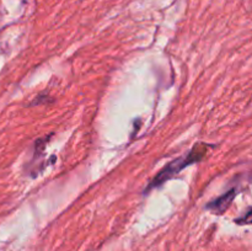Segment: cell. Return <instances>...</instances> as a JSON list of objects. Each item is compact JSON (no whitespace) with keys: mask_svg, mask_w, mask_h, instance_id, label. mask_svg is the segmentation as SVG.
<instances>
[{"mask_svg":"<svg viewBox=\"0 0 252 251\" xmlns=\"http://www.w3.org/2000/svg\"><path fill=\"white\" fill-rule=\"evenodd\" d=\"M211 149V145L204 144V143H199V144L194 145L186 155H184L182 157L174 160L172 162L167 164L159 174L155 176V179L153 180L152 184H150L149 188H154V187L161 186L165 181L171 179L172 176H175L176 174H179L181 170H184L185 167L189 166L191 164L194 162H198L203 159L207 155L208 150Z\"/></svg>","mask_w":252,"mask_h":251,"instance_id":"1","label":"cell"},{"mask_svg":"<svg viewBox=\"0 0 252 251\" xmlns=\"http://www.w3.org/2000/svg\"><path fill=\"white\" fill-rule=\"evenodd\" d=\"M235 196H236L235 189H230V191H228L226 193H224L223 196L218 197V198H216L214 201H212L211 203L207 206V208L211 209V211L214 212V213L221 214L223 212H225L226 209L230 207L231 202H233V199L235 198Z\"/></svg>","mask_w":252,"mask_h":251,"instance_id":"2","label":"cell"},{"mask_svg":"<svg viewBox=\"0 0 252 251\" xmlns=\"http://www.w3.org/2000/svg\"><path fill=\"white\" fill-rule=\"evenodd\" d=\"M236 223L239 224H252V208L249 209L243 217L236 219Z\"/></svg>","mask_w":252,"mask_h":251,"instance_id":"3","label":"cell"}]
</instances>
